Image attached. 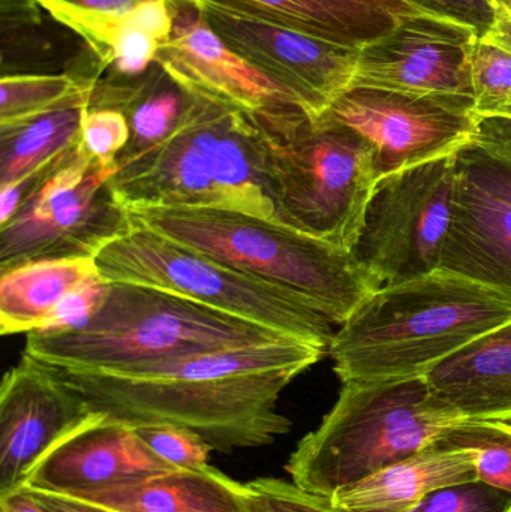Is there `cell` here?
<instances>
[{
    "label": "cell",
    "mask_w": 511,
    "mask_h": 512,
    "mask_svg": "<svg viewBox=\"0 0 511 512\" xmlns=\"http://www.w3.org/2000/svg\"><path fill=\"white\" fill-rule=\"evenodd\" d=\"M134 225V224H132ZM107 282L188 298L234 318L329 349L335 324L308 298L134 225L96 255Z\"/></svg>",
    "instance_id": "ba28073f"
},
{
    "label": "cell",
    "mask_w": 511,
    "mask_h": 512,
    "mask_svg": "<svg viewBox=\"0 0 511 512\" xmlns=\"http://www.w3.org/2000/svg\"><path fill=\"white\" fill-rule=\"evenodd\" d=\"M98 75L11 74L0 80V126L12 125L54 110L80 93L93 90Z\"/></svg>",
    "instance_id": "d4e9b609"
},
{
    "label": "cell",
    "mask_w": 511,
    "mask_h": 512,
    "mask_svg": "<svg viewBox=\"0 0 511 512\" xmlns=\"http://www.w3.org/2000/svg\"><path fill=\"white\" fill-rule=\"evenodd\" d=\"M45 11L53 8L80 9V11L105 12V14H129L150 0H36Z\"/></svg>",
    "instance_id": "e575fe53"
},
{
    "label": "cell",
    "mask_w": 511,
    "mask_h": 512,
    "mask_svg": "<svg viewBox=\"0 0 511 512\" xmlns=\"http://www.w3.org/2000/svg\"><path fill=\"white\" fill-rule=\"evenodd\" d=\"M48 14L86 42L99 71L111 72L107 83L141 80L173 35L170 0H150L123 15L71 8H53Z\"/></svg>",
    "instance_id": "d6986e66"
},
{
    "label": "cell",
    "mask_w": 511,
    "mask_h": 512,
    "mask_svg": "<svg viewBox=\"0 0 511 512\" xmlns=\"http://www.w3.org/2000/svg\"><path fill=\"white\" fill-rule=\"evenodd\" d=\"M98 276L92 256L39 259L0 271V333L42 330L72 292Z\"/></svg>",
    "instance_id": "603a6c76"
},
{
    "label": "cell",
    "mask_w": 511,
    "mask_h": 512,
    "mask_svg": "<svg viewBox=\"0 0 511 512\" xmlns=\"http://www.w3.org/2000/svg\"><path fill=\"white\" fill-rule=\"evenodd\" d=\"M24 489L33 496L44 512H111L71 496L59 495L47 490L29 489V487Z\"/></svg>",
    "instance_id": "d590c367"
},
{
    "label": "cell",
    "mask_w": 511,
    "mask_h": 512,
    "mask_svg": "<svg viewBox=\"0 0 511 512\" xmlns=\"http://www.w3.org/2000/svg\"><path fill=\"white\" fill-rule=\"evenodd\" d=\"M459 156L473 165L497 191L511 201V119L486 116L480 120L476 137Z\"/></svg>",
    "instance_id": "4316f807"
},
{
    "label": "cell",
    "mask_w": 511,
    "mask_h": 512,
    "mask_svg": "<svg viewBox=\"0 0 511 512\" xmlns=\"http://www.w3.org/2000/svg\"><path fill=\"white\" fill-rule=\"evenodd\" d=\"M456 155L378 182L353 254L381 285L440 268L455 201Z\"/></svg>",
    "instance_id": "30bf717a"
},
{
    "label": "cell",
    "mask_w": 511,
    "mask_h": 512,
    "mask_svg": "<svg viewBox=\"0 0 511 512\" xmlns=\"http://www.w3.org/2000/svg\"><path fill=\"white\" fill-rule=\"evenodd\" d=\"M491 2L497 6V9H503L511 14V0H491Z\"/></svg>",
    "instance_id": "f35d334b"
},
{
    "label": "cell",
    "mask_w": 511,
    "mask_h": 512,
    "mask_svg": "<svg viewBox=\"0 0 511 512\" xmlns=\"http://www.w3.org/2000/svg\"><path fill=\"white\" fill-rule=\"evenodd\" d=\"M71 498L111 512H257L249 484L219 469H171Z\"/></svg>",
    "instance_id": "ffe728a7"
},
{
    "label": "cell",
    "mask_w": 511,
    "mask_h": 512,
    "mask_svg": "<svg viewBox=\"0 0 511 512\" xmlns=\"http://www.w3.org/2000/svg\"><path fill=\"white\" fill-rule=\"evenodd\" d=\"M467 418L435 397L426 376L342 384L317 429L300 439L285 471L303 492L330 498L407 459Z\"/></svg>",
    "instance_id": "8992f818"
},
{
    "label": "cell",
    "mask_w": 511,
    "mask_h": 512,
    "mask_svg": "<svg viewBox=\"0 0 511 512\" xmlns=\"http://www.w3.org/2000/svg\"><path fill=\"white\" fill-rule=\"evenodd\" d=\"M511 322V297L440 270L384 285L330 342L342 384L413 378Z\"/></svg>",
    "instance_id": "7a4b0ae2"
},
{
    "label": "cell",
    "mask_w": 511,
    "mask_h": 512,
    "mask_svg": "<svg viewBox=\"0 0 511 512\" xmlns=\"http://www.w3.org/2000/svg\"><path fill=\"white\" fill-rule=\"evenodd\" d=\"M491 116H503V117H509V119H511V102H510V104H507V105H504V107H501L500 110L495 111V113L491 114Z\"/></svg>",
    "instance_id": "ab89813d"
},
{
    "label": "cell",
    "mask_w": 511,
    "mask_h": 512,
    "mask_svg": "<svg viewBox=\"0 0 511 512\" xmlns=\"http://www.w3.org/2000/svg\"><path fill=\"white\" fill-rule=\"evenodd\" d=\"M95 89L32 119L0 126V188L29 177L80 144Z\"/></svg>",
    "instance_id": "cb8c5ba5"
},
{
    "label": "cell",
    "mask_w": 511,
    "mask_h": 512,
    "mask_svg": "<svg viewBox=\"0 0 511 512\" xmlns=\"http://www.w3.org/2000/svg\"><path fill=\"white\" fill-rule=\"evenodd\" d=\"M411 512H511V495L479 480L443 487Z\"/></svg>",
    "instance_id": "4dcf8cb0"
},
{
    "label": "cell",
    "mask_w": 511,
    "mask_h": 512,
    "mask_svg": "<svg viewBox=\"0 0 511 512\" xmlns=\"http://www.w3.org/2000/svg\"><path fill=\"white\" fill-rule=\"evenodd\" d=\"M327 349L297 339L200 352L120 372L59 370L66 384L126 426H176L213 450L266 447L291 430L279 411L282 391Z\"/></svg>",
    "instance_id": "6da1fadb"
},
{
    "label": "cell",
    "mask_w": 511,
    "mask_h": 512,
    "mask_svg": "<svg viewBox=\"0 0 511 512\" xmlns=\"http://www.w3.org/2000/svg\"><path fill=\"white\" fill-rule=\"evenodd\" d=\"M353 129L374 149L378 179L456 155L476 137L470 96L419 95L354 86L318 117Z\"/></svg>",
    "instance_id": "8fae6325"
},
{
    "label": "cell",
    "mask_w": 511,
    "mask_h": 512,
    "mask_svg": "<svg viewBox=\"0 0 511 512\" xmlns=\"http://www.w3.org/2000/svg\"><path fill=\"white\" fill-rule=\"evenodd\" d=\"M281 339L293 337L161 289L108 282L101 307L86 325L62 333L33 331L24 352L57 369L120 372Z\"/></svg>",
    "instance_id": "277c9868"
},
{
    "label": "cell",
    "mask_w": 511,
    "mask_h": 512,
    "mask_svg": "<svg viewBox=\"0 0 511 512\" xmlns=\"http://www.w3.org/2000/svg\"><path fill=\"white\" fill-rule=\"evenodd\" d=\"M248 484L255 493L257 512H344L333 507L329 498L303 492L281 478H258Z\"/></svg>",
    "instance_id": "1f68e13d"
},
{
    "label": "cell",
    "mask_w": 511,
    "mask_h": 512,
    "mask_svg": "<svg viewBox=\"0 0 511 512\" xmlns=\"http://www.w3.org/2000/svg\"><path fill=\"white\" fill-rule=\"evenodd\" d=\"M171 469L134 427L99 412L42 457L26 487L74 495Z\"/></svg>",
    "instance_id": "2e32d148"
},
{
    "label": "cell",
    "mask_w": 511,
    "mask_h": 512,
    "mask_svg": "<svg viewBox=\"0 0 511 512\" xmlns=\"http://www.w3.org/2000/svg\"><path fill=\"white\" fill-rule=\"evenodd\" d=\"M477 33L437 15H408L359 50L354 86L474 98L471 59Z\"/></svg>",
    "instance_id": "5bb4252c"
},
{
    "label": "cell",
    "mask_w": 511,
    "mask_h": 512,
    "mask_svg": "<svg viewBox=\"0 0 511 512\" xmlns=\"http://www.w3.org/2000/svg\"><path fill=\"white\" fill-rule=\"evenodd\" d=\"M486 38L511 51V14L498 9L497 23Z\"/></svg>",
    "instance_id": "74e56055"
},
{
    "label": "cell",
    "mask_w": 511,
    "mask_h": 512,
    "mask_svg": "<svg viewBox=\"0 0 511 512\" xmlns=\"http://www.w3.org/2000/svg\"><path fill=\"white\" fill-rule=\"evenodd\" d=\"M117 200L132 209H219L275 219L257 120L191 96L173 134L117 165Z\"/></svg>",
    "instance_id": "3957f363"
},
{
    "label": "cell",
    "mask_w": 511,
    "mask_h": 512,
    "mask_svg": "<svg viewBox=\"0 0 511 512\" xmlns=\"http://www.w3.org/2000/svg\"><path fill=\"white\" fill-rule=\"evenodd\" d=\"M471 81L479 116H491L511 102V51L479 38L471 59Z\"/></svg>",
    "instance_id": "83f0119b"
},
{
    "label": "cell",
    "mask_w": 511,
    "mask_h": 512,
    "mask_svg": "<svg viewBox=\"0 0 511 512\" xmlns=\"http://www.w3.org/2000/svg\"><path fill=\"white\" fill-rule=\"evenodd\" d=\"M132 224L299 292L342 325L381 288L353 252L275 219L219 209H132Z\"/></svg>",
    "instance_id": "5b68a950"
},
{
    "label": "cell",
    "mask_w": 511,
    "mask_h": 512,
    "mask_svg": "<svg viewBox=\"0 0 511 512\" xmlns=\"http://www.w3.org/2000/svg\"><path fill=\"white\" fill-rule=\"evenodd\" d=\"M170 6L173 35L156 63L189 96L261 119L302 110L213 32L197 0H170Z\"/></svg>",
    "instance_id": "9a60e30c"
},
{
    "label": "cell",
    "mask_w": 511,
    "mask_h": 512,
    "mask_svg": "<svg viewBox=\"0 0 511 512\" xmlns=\"http://www.w3.org/2000/svg\"><path fill=\"white\" fill-rule=\"evenodd\" d=\"M348 48L392 32L420 9L405 0H198Z\"/></svg>",
    "instance_id": "ac0fdd59"
},
{
    "label": "cell",
    "mask_w": 511,
    "mask_h": 512,
    "mask_svg": "<svg viewBox=\"0 0 511 512\" xmlns=\"http://www.w3.org/2000/svg\"><path fill=\"white\" fill-rule=\"evenodd\" d=\"M441 444L476 457V480L511 495V423L467 420L444 433Z\"/></svg>",
    "instance_id": "484cf974"
},
{
    "label": "cell",
    "mask_w": 511,
    "mask_h": 512,
    "mask_svg": "<svg viewBox=\"0 0 511 512\" xmlns=\"http://www.w3.org/2000/svg\"><path fill=\"white\" fill-rule=\"evenodd\" d=\"M476 480V457L440 441L330 496L344 512H411L426 496Z\"/></svg>",
    "instance_id": "7402d4cb"
},
{
    "label": "cell",
    "mask_w": 511,
    "mask_h": 512,
    "mask_svg": "<svg viewBox=\"0 0 511 512\" xmlns=\"http://www.w3.org/2000/svg\"><path fill=\"white\" fill-rule=\"evenodd\" d=\"M440 402L467 420L511 423V322L426 373Z\"/></svg>",
    "instance_id": "44dd1931"
},
{
    "label": "cell",
    "mask_w": 511,
    "mask_h": 512,
    "mask_svg": "<svg viewBox=\"0 0 511 512\" xmlns=\"http://www.w3.org/2000/svg\"><path fill=\"white\" fill-rule=\"evenodd\" d=\"M452 222L440 270L491 286L511 297V201L456 155Z\"/></svg>",
    "instance_id": "e0dca14e"
},
{
    "label": "cell",
    "mask_w": 511,
    "mask_h": 512,
    "mask_svg": "<svg viewBox=\"0 0 511 512\" xmlns=\"http://www.w3.org/2000/svg\"><path fill=\"white\" fill-rule=\"evenodd\" d=\"M131 140L128 117L113 107L90 105L81 126V150L95 164L116 171L117 159Z\"/></svg>",
    "instance_id": "f1b7e54d"
},
{
    "label": "cell",
    "mask_w": 511,
    "mask_h": 512,
    "mask_svg": "<svg viewBox=\"0 0 511 512\" xmlns=\"http://www.w3.org/2000/svg\"><path fill=\"white\" fill-rule=\"evenodd\" d=\"M114 170L80 144L47 167L0 188V271L39 259L96 255L132 230L111 186Z\"/></svg>",
    "instance_id": "9c48e42d"
},
{
    "label": "cell",
    "mask_w": 511,
    "mask_h": 512,
    "mask_svg": "<svg viewBox=\"0 0 511 512\" xmlns=\"http://www.w3.org/2000/svg\"><path fill=\"white\" fill-rule=\"evenodd\" d=\"M108 291L107 280L101 276L87 282L72 292L54 313L51 321L42 330L45 333H62L77 330L90 321L96 310L101 307Z\"/></svg>",
    "instance_id": "836d02e7"
},
{
    "label": "cell",
    "mask_w": 511,
    "mask_h": 512,
    "mask_svg": "<svg viewBox=\"0 0 511 512\" xmlns=\"http://www.w3.org/2000/svg\"><path fill=\"white\" fill-rule=\"evenodd\" d=\"M426 14L470 27L486 38L497 23L498 9L491 0H405Z\"/></svg>",
    "instance_id": "d6a6232c"
},
{
    "label": "cell",
    "mask_w": 511,
    "mask_h": 512,
    "mask_svg": "<svg viewBox=\"0 0 511 512\" xmlns=\"http://www.w3.org/2000/svg\"><path fill=\"white\" fill-rule=\"evenodd\" d=\"M197 3L213 32L281 87L312 120L323 116L353 87L357 48L312 38L212 3Z\"/></svg>",
    "instance_id": "7c38bea8"
},
{
    "label": "cell",
    "mask_w": 511,
    "mask_h": 512,
    "mask_svg": "<svg viewBox=\"0 0 511 512\" xmlns=\"http://www.w3.org/2000/svg\"><path fill=\"white\" fill-rule=\"evenodd\" d=\"M0 512H44L26 489L0 498Z\"/></svg>",
    "instance_id": "8d00e7d4"
},
{
    "label": "cell",
    "mask_w": 511,
    "mask_h": 512,
    "mask_svg": "<svg viewBox=\"0 0 511 512\" xmlns=\"http://www.w3.org/2000/svg\"><path fill=\"white\" fill-rule=\"evenodd\" d=\"M147 447L173 469H206L213 447L198 433L176 426H146L135 429Z\"/></svg>",
    "instance_id": "f546056e"
},
{
    "label": "cell",
    "mask_w": 511,
    "mask_h": 512,
    "mask_svg": "<svg viewBox=\"0 0 511 512\" xmlns=\"http://www.w3.org/2000/svg\"><path fill=\"white\" fill-rule=\"evenodd\" d=\"M98 415L56 367L23 351L0 385V498L23 490L42 457Z\"/></svg>",
    "instance_id": "4fadbf2b"
},
{
    "label": "cell",
    "mask_w": 511,
    "mask_h": 512,
    "mask_svg": "<svg viewBox=\"0 0 511 512\" xmlns=\"http://www.w3.org/2000/svg\"><path fill=\"white\" fill-rule=\"evenodd\" d=\"M275 221L353 252L377 188L374 149L353 129L296 110L258 119Z\"/></svg>",
    "instance_id": "52a82bcc"
}]
</instances>
